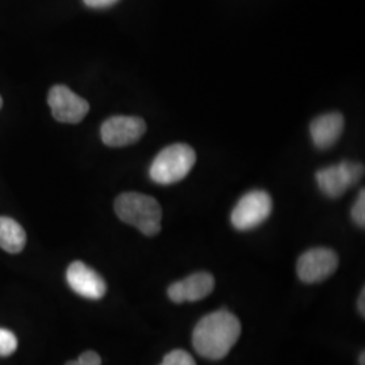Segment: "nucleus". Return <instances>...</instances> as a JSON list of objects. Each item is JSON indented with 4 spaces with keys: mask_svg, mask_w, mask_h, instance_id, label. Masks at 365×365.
Masks as SVG:
<instances>
[{
    "mask_svg": "<svg viewBox=\"0 0 365 365\" xmlns=\"http://www.w3.org/2000/svg\"><path fill=\"white\" fill-rule=\"evenodd\" d=\"M26 245V232L10 217H0V248L9 253H19Z\"/></svg>",
    "mask_w": 365,
    "mask_h": 365,
    "instance_id": "nucleus-12",
    "label": "nucleus"
},
{
    "mask_svg": "<svg viewBox=\"0 0 365 365\" xmlns=\"http://www.w3.org/2000/svg\"><path fill=\"white\" fill-rule=\"evenodd\" d=\"M345 120L339 113H327L315 118L310 125V134L318 149H329L336 144L344 130Z\"/></svg>",
    "mask_w": 365,
    "mask_h": 365,
    "instance_id": "nucleus-11",
    "label": "nucleus"
},
{
    "mask_svg": "<svg viewBox=\"0 0 365 365\" xmlns=\"http://www.w3.org/2000/svg\"><path fill=\"white\" fill-rule=\"evenodd\" d=\"M339 262L337 253L331 249H310L304 252L297 262V274L303 283H319L337 271Z\"/></svg>",
    "mask_w": 365,
    "mask_h": 365,
    "instance_id": "nucleus-6",
    "label": "nucleus"
},
{
    "mask_svg": "<svg viewBox=\"0 0 365 365\" xmlns=\"http://www.w3.org/2000/svg\"><path fill=\"white\" fill-rule=\"evenodd\" d=\"M160 365H196V363L190 353L182 349H175L164 356V360Z\"/></svg>",
    "mask_w": 365,
    "mask_h": 365,
    "instance_id": "nucleus-14",
    "label": "nucleus"
},
{
    "mask_svg": "<svg viewBox=\"0 0 365 365\" xmlns=\"http://www.w3.org/2000/svg\"><path fill=\"white\" fill-rule=\"evenodd\" d=\"M272 212V197L261 190L249 191L242 196L232 211V225L240 232L260 226Z\"/></svg>",
    "mask_w": 365,
    "mask_h": 365,
    "instance_id": "nucleus-4",
    "label": "nucleus"
},
{
    "mask_svg": "<svg viewBox=\"0 0 365 365\" xmlns=\"http://www.w3.org/2000/svg\"><path fill=\"white\" fill-rule=\"evenodd\" d=\"M241 336V322L235 314L220 310L203 317L194 329L192 345L210 360L226 357Z\"/></svg>",
    "mask_w": 365,
    "mask_h": 365,
    "instance_id": "nucleus-1",
    "label": "nucleus"
},
{
    "mask_svg": "<svg viewBox=\"0 0 365 365\" xmlns=\"http://www.w3.org/2000/svg\"><path fill=\"white\" fill-rule=\"evenodd\" d=\"M87 7L91 9H107L114 6L119 0H83Z\"/></svg>",
    "mask_w": 365,
    "mask_h": 365,
    "instance_id": "nucleus-17",
    "label": "nucleus"
},
{
    "mask_svg": "<svg viewBox=\"0 0 365 365\" xmlns=\"http://www.w3.org/2000/svg\"><path fill=\"white\" fill-rule=\"evenodd\" d=\"M66 283L73 292L86 299H102L107 291L103 277L83 261H73L68 267Z\"/></svg>",
    "mask_w": 365,
    "mask_h": 365,
    "instance_id": "nucleus-9",
    "label": "nucleus"
},
{
    "mask_svg": "<svg viewBox=\"0 0 365 365\" xmlns=\"http://www.w3.org/2000/svg\"><path fill=\"white\" fill-rule=\"evenodd\" d=\"M195 150L185 144H173L164 148L153 160L149 176L161 185L182 180L195 165Z\"/></svg>",
    "mask_w": 365,
    "mask_h": 365,
    "instance_id": "nucleus-3",
    "label": "nucleus"
},
{
    "mask_svg": "<svg viewBox=\"0 0 365 365\" xmlns=\"http://www.w3.org/2000/svg\"><path fill=\"white\" fill-rule=\"evenodd\" d=\"M52 115L61 123H78L90 111V103L66 86H54L48 95Z\"/></svg>",
    "mask_w": 365,
    "mask_h": 365,
    "instance_id": "nucleus-7",
    "label": "nucleus"
},
{
    "mask_svg": "<svg viewBox=\"0 0 365 365\" xmlns=\"http://www.w3.org/2000/svg\"><path fill=\"white\" fill-rule=\"evenodd\" d=\"M114 209L120 221L137 227L143 235L152 237L161 230L163 210L152 196L123 192L118 196Z\"/></svg>",
    "mask_w": 365,
    "mask_h": 365,
    "instance_id": "nucleus-2",
    "label": "nucleus"
},
{
    "mask_svg": "<svg viewBox=\"0 0 365 365\" xmlns=\"http://www.w3.org/2000/svg\"><path fill=\"white\" fill-rule=\"evenodd\" d=\"M357 306H359V313L361 314V317L365 315V289L363 288L361 294H360V298L357 302Z\"/></svg>",
    "mask_w": 365,
    "mask_h": 365,
    "instance_id": "nucleus-18",
    "label": "nucleus"
},
{
    "mask_svg": "<svg viewBox=\"0 0 365 365\" xmlns=\"http://www.w3.org/2000/svg\"><path fill=\"white\" fill-rule=\"evenodd\" d=\"M18 348V339L13 331L0 327V357L11 356Z\"/></svg>",
    "mask_w": 365,
    "mask_h": 365,
    "instance_id": "nucleus-13",
    "label": "nucleus"
},
{
    "mask_svg": "<svg viewBox=\"0 0 365 365\" xmlns=\"http://www.w3.org/2000/svg\"><path fill=\"white\" fill-rule=\"evenodd\" d=\"M145 131L146 123L143 118L115 115L103 122L101 137L107 146L123 148L141 140Z\"/></svg>",
    "mask_w": 365,
    "mask_h": 365,
    "instance_id": "nucleus-8",
    "label": "nucleus"
},
{
    "mask_svg": "<svg viewBox=\"0 0 365 365\" xmlns=\"http://www.w3.org/2000/svg\"><path fill=\"white\" fill-rule=\"evenodd\" d=\"M214 286L215 280L212 274L209 272H196L180 282L170 284L168 288V297L175 303L197 302L209 297L214 289Z\"/></svg>",
    "mask_w": 365,
    "mask_h": 365,
    "instance_id": "nucleus-10",
    "label": "nucleus"
},
{
    "mask_svg": "<svg viewBox=\"0 0 365 365\" xmlns=\"http://www.w3.org/2000/svg\"><path fill=\"white\" fill-rule=\"evenodd\" d=\"M364 168L361 164L352 161H342L337 165L327 167L315 173L317 184L325 195L337 199L344 195L348 188H351L361 179Z\"/></svg>",
    "mask_w": 365,
    "mask_h": 365,
    "instance_id": "nucleus-5",
    "label": "nucleus"
},
{
    "mask_svg": "<svg viewBox=\"0 0 365 365\" xmlns=\"http://www.w3.org/2000/svg\"><path fill=\"white\" fill-rule=\"evenodd\" d=\"M351 215H352V220L354 221V223L357 225V226H360V227H364L365 226V191L364 190H361L360 191V194L357 196V199H356V202H354V205H353L352 212H351Z\"/></svg>",
    "mask_w": 365,
    "mask_h": 365,
    "instance_id": "nucleus-15",
    "label": "nucleus"
},
{
    "mask_svg": "<svg viewBox=\"0 0 365 365\" xmlns=\"http://www.w3.org/2000/svg\"><path fill=\"white\" fill-rule=\"evenodd\" d=\"M1 106H3V99H1V96H0V108H1Z\"/></svg>",
    "mask_w": 365,
    "mask_h": 365,
    "instance_id": "nucleus-20",
    "label": "nucleus"
},
{
    "mask_svg": "<svg viewBox=\"0 0 365 365\" xmlns=\"http://www.w3.org/2000/svg\"><path fill=\"white\" fill-rule=\"evenodd\" d=\"M66 365H102L101 356L93 351H87L78 356V360L68 361Z\"/></svg>",
    "mask_w": 365,
    "mask_h": 365,
    "instance_id": "nucleus-16",
    "label": "nucleus"
},
{
    "mask_svg": "<svg viewBox=\"0 0 365 365\" xmlns=\"http://www.w3.org/2000/svg\"><path fill=\"white\" fill-rule=\"evenodd\" d=\"M365 353L361 352V354H360V359H359V364L360 365H365Z\"/></svg>",
    "mask_w": 365,
    "mask_h": 365,
    "instance_id": "nucleus-19",
    "label": "nucleus"
}]
</instances>
